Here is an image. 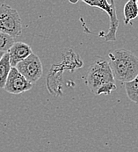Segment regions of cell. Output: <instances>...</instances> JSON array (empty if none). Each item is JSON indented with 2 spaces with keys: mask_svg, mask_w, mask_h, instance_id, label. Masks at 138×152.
<instances>
[{
  "mask_svg": "<svg viewBox=\"0 0 138 152\" xmlns=\"http://www.w3.org/2000/svg\"><path fill=\"white\" fill-rule=\"evenodd\" d=\"M4 54H5V53H0V60H1V58L3 57V56H4Z\"/></svg>",
  "mask_w": 138,
  "mask_h": 152,
  "instance_id": "7c38bea8",
  "label": "cell"
},
{
  "mask_svg": "<svg viewBox=\"0 0 138 152\" xmlns=\"http://www.w3.org/2000/svg\"><path fill=\"white\" fill-rule=\"evenodd\" d=\"M113 71L108 62L103 59L96 60L88 69L85 83L89 90L97 95L98 91L101 87L109 84H115Z\"/></svg>",
  "mask_w": 138,
  "mask_h": 152,
  "instance_id": "7a4b0ae2",
  "label": "cell"
},
{
  "mask_svg": "<svg viewBox=\"0 0 138 152\" xmlns=\"http://www.w3.org/2000/svg\"><path fill=\"white\" fill-rule=\"evenodd\" d=\"M108 64L115 79L125 84L138 76V57L124 48L115 49L108 54Z\"/></svg>",
  "mask_w": 138,
  "mask_h": 152,
  "instance_id": "6da1fadb",
  "label": "cell"
},
{
  "mask_svg": "<svg viewBox=\"0 0 138 152\" xmlns=\"http://www.w3.org/2000/svg\"><path fill=\"white\" fill-rule=\"evenodd\" d=\"M0 32L12 38L19 37L22 33V22L19 12L6 4H0Z\"/></svg>",
  "mask_w": 138,
  "mask_h": 152,
  "instance_id": "3957f363",
  "label": "cell"
},
{
  "mask_svg": "<svg viewBox=\"0 0 138 152\" xmlns=\"http://www.w3.org/2000/svg\"><path fill=\"white\" fill-rule=\"evenodd\" d=\"M7 53L10 56V63L12 67H16L18 64L33 54V50L28 44L18 42L12 45Z\"/></svg>",
  "mask_w": 138,
  "mask_h": 152,
  "instance_id": "52a82bcc",
  "label": "cell"
},
{
  "mask_svg": "<svg viewBox=\"0 0 138 152\" xmlns=\"http://www.w3.org/2000/svg\"><path fill=\"white\" fill-rule=\"evenodd\" d=\"M33 84L22 76L15 67H12L4 90L11 94H20L31 90Z\"/></svg>",
  "mask_w": 138,
  "mask_h": 152,
  "instance_id": "8992f818",
  "label": "cell"
},
{
  "mask_svg": "<svg viewBox=\"0 0 138 152\" xmlns=\"http://www.w3.org/2000/svg\"><path fill=\"white\" fill-rule=\"evenodd\" d=\"M128 98L138 105V76L132 81L124 84Z\"/></svg>",
  "mask_w": 138,
  "mask_h": 152,
  "instance_id": "30bf717a",
  "label": "cell"
},
{
  "mask_svg": "<svg viewBox=\"0 0 138 152\" xmlns=\"http://www.w3.org/2000/svg\"><path fill=\"white\" fill-rule=\"evenodd\" d=\"M15 68L32 84L36 83L42 77L43 73L42 64L39 56L34 53L26 59L18 64Z\"/></svg>",
  "mask_w": 138,
  "mask_h": 152,
  "instance_id": "5b68a950",
  "label": "cell"
},
{
  "mask_svg": "<svg viewBox=\"0 0 138 152\" xmlns=\"http://www.w3.org/2000/svg\"><path fill=\"white\" fill-rule=\"evenodd\" d=\"M85 4L92 6L97 7L99 9H101L102 11L106 12L108 14V17L110 19V26L109 30L106 34L104 39L106 42H115L116 41V33L117 29L119 27V20L117 18L116 14V7L114 0L108 2L107 0H93V1H83Z\"/></svg>",
  "mask_w": 138,
  "mask_h": 152,
  "instance_id": "277c9868",
  "label": "cell"
},
{
  "mask_svg": "<svg viewBox=\"0 0 138 152\" xmlns=\"http://www.w3.org/2000/svg\"><path fill=\"white\" fill-rule=\"evenodd\" d=\"M137 9H138V0L137 1ZM137 18H138V16H137Z\"/></svg>",
  "mask_w": 138,
  "mask_h": 152,
  "instance_id": "4fadbf2b",
  "label": "cell"
},
{
  "mask_svg": "<svg viewBox=\"0 0 138 152\" xmlns=\"http://www.w3.org/2000/svg\"><path fill=\"white\" fill-rule=\"evenodd\" d=\"M15 43L14 38L0 32V53H6Z\"/></svg>",
  "mask_w": 138,
  "mask_h": 152,
  "instance_id": "8fae6325",
  "label": "cell"
},
{
  "mask_svg": "<svg viewBox=\"0 0 138 152\" xmlns=\"http://www.w3.org/2000/svg\"><path fill=\"white\" fill-rule=\"evenodd\" d=\"M12 69L10 63V56L6 52L0 60V88H4L8 76Z\"/></svg>",
  "mask_w": 138,
  "mask_h": 152,
  "instance_id": "ba28073f",
  "label": "cell"
},
{
  "mask_svg": "<svg viewBox=\"0 0 138 152\" xmlns=\"http://www.w3.org/2000/svg\"><path fill=\"white\" fill-rule=\"evenodd\" d=\"M123 13H124V23L126 25L129 24V22L131 20L137 18L138 9L137 1L136 0L128 1L124 5Z\"/></svg>",
  "mask_w": 138,
  "mask_h": 152,
  "instance_id": "9c48e42d",
  "label": "cell"
}]
</instances>
